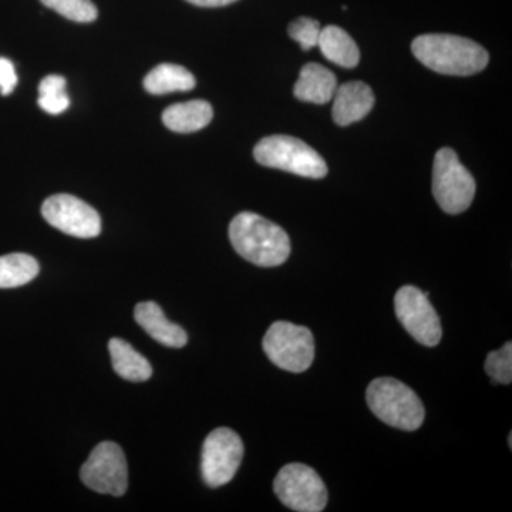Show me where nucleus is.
<instances>
[{
	"label": "nucleus",
	"mask_w": 512,
	"mask_h": 512,
	"mask_svg": "<svg viewBox=\"0 0 512 512\" xmlns=\"http://www.w3.org/2000/svg\"><path fill=\"white\" fill-rule=\"evenodd\" d=\"M232 247L251 264L272 268L291 255V239L284 228L254 212H241L229 225Z\"/></svg>",
	"instance_id": "nucleus-1"
},
{
	"label": "nucleus",
	"mask_w": 512,
	"mask_h": 512,
	"mask_svg": "<svg viewBox=\"0 0 512 512\" xmlns=\"http://www.w3.org/2000/svg\"><path fill=\"white\" fill-rule=\"evenodd\" d=\"M413 55L433 72L471 76L487 67V50L473 40L454 35H421L414 39Z\"/></svg>",
	"instance_id": "nucleus-2"
},
{
	"label": "nucleus",
	"mask_w": 512,
	"mask_h": 512,
	"mask_svg": "<svg viewBox=\"0 0 512 512\" xmlns=\"http://www.w3.org/2000/svg\"><path fill=\"white\" fill-rule=\"evenodd\" d=\"M367 406L373 414L394 429L414 431L423 424V403L406 384L392 377H379L367 387Z\"/></svg>",
	"instance_id": "nucleus-3"
},
{
	"label": "nucleus",
	"mask_w": 512,
	"mask_h": 512,
	"mask_svg": "<svg viewBox=\"0 0 512 512\" xmlns=\"http://www.w3.org/2000/svg\"><path fill=\"white\" fill-rule=\"evenodd\" d=\"M254 157L264 167L278 168L301 177L323 178L328 174V165L318 151L291 136L262 138L256 144Z\"/></svg>",
	"instance_id": "nucleus-4"
},
{
	"label": "nucleus",
	"mask_w": 512,
	"mask_h": 512,
	"mask_svg": "<svg viewBox=\"0 0 512 512\" xmlns=\"http://www.w3.org/2000/svg\"><path fill=\"white\" fill-rule=\"evenodd\" d=\"M433 194L447 214H461L473 204L476 181L451 148H441L434 158Z\"/></svg>",
	"instance_id": "nucleus-5"
},
{
	"label": "nucleus",
	"mask_w": 512,
	"mask_h": 512,
	"mask_svg": "<svg viewBox=\"0 0 512 512\" xmlns=\"http://www.w3.org/2000/svg\"><path fill=\"white\" fill-rule=\"evenodd\" d=\"M262 346L268 359L286 372H306L315 359L311 330L291 322H275L266 332Z\"/></svg>",
	"instance_id": "nucleus-6"
},
{
	"label": "nucleus",
	"mask_w": 512,
	"mask_h": 512,
	"mask_svg": "<svg viewBox=\"0 0 512 512\" xmlns=\"http://www.w3.org/2000/svg\"><path fill=\"white\" fill-rule=\"evenodd\" d=\"M276 497L285 507L298 512H320L328 505V490L313 468L288 464L274 481Z\"/></svg>",
	"instance_id": "nucleus-7"
},
{
	"label": "nucleus",
	"mask_w": 512,
	"mask_h": 512,
	"mask_svg": "<svg viewBox=\"0 0 512 512\" xmlns=\"http://www.w3.org/2000/svg\"><path fill=\"white\" fill-rule=\"evenodd\" d=\"M244 458V443L227 427L212 431L202 446L201 473L211 488L228 484L237 474Z\"/></svg>",
	"instance_id": "nucleus-8"
},
{
	"label": "nucleus",
	"mask_w": 512,
	"mask_h": 512,
	"mask_svg": "<svg viewBox=\"0 0 512 512\" xmlns=\"http://www.w3.org/2000/svg\"><path fill=\"white\" fill-rule=\"evenodd\" d=\"M83 484L100 494L121 497L128 488L126 456L119 444L104 441L94 448L80 470Z\"/></svg>",
	"instance_id": "nucleus-9"
},
{
	"label": "nucleus",
	"mask_w": 512,
	"mask_h": 512,
	"mask_svg": "<svg viewBox=\"0 0 512 512\" xmlns=\"http://www.w3.org/2000/svg\"><path fill=\"white\" fill-rule=\"evenodd\" d=\"M397 319L414 340L427 348L439 345L443 330L436 309L416 286H403L394 296Z\"/></svg>",
	"instance_id": "nucleus-10"
},
{
	"label": "nucleus",
	"mask_w": 512,
	"mask_h": 512,
	"mask_svg": "<svg viewBox=\"0 0 512 512\" xmlns=\"http://www.w3.org/2000/svg\"><path fill=\"white\" fill-rule=\"evenodd\" d=\"M42 215L47 224L72 237L96 238L101 232L99 212L73 195L57 194L47 198L42 205Z\"/></svg>",
	"instance_id": "nucleus-11"
},
{
	"label": "nucleus",
	"mask_w": 512,
	"mask_h": 512,
	"mask_svg": "<svg viewBox=\"0 0 512 512\" xmlns=\"http://www.w3.org/2000/svg\"><path fill=\"white\" fill-rule=\"evenodd\" d=\"M333 99V120L340 127L365 119L375 106V94L363 82H349L338 86Z\"/></svg>",
	"instance_id": "nucleus-12"
},
{
	"label": "nucleus",
	"mask_w": 512,
	"mask_h": 512,
	"mask_svg": "<svg viewBox=\"0 0 512 512\" xmlns=\"http://www.w3.org/2000/svg\"><path fill=\"white\" fill-rule=\"evenodd\" d=\"M134 318L148 335L167 348L180 349L188 343L187 332L165 318L156 302H141L134 309Z\"/></svg>",
	"instance_id": "nucleus-13"
},
{
	"label": "nucleus",
	"mask_w": 512,
	"mask_h": 512,
	"mask_svg": "<svg viewBox=\"0 0 512 512\" xmlns=\"http://www.w3.org/2000/svg\"><path fill=\"white\" fill-rule=\"evenodd\" d=\"M338 79L322 64L309 63L302 67L293 93L298 100L305 103L326 104L335 96Z\"/></svg>",
	"instance_id": "nucleus-14"
},
{
	"label": "nucleus",
	"mask_w": 512,
	"mask_h": 512,
	"mask_svg": "<svg viewBox=\"0 0 512 512\" xmlns=\"http://www.w3.org/2000/svg\"><path fill=\"white\" fill-rule=\"evenodd\" d=\"M214 111L210 103L204 100H192L187 103L173 104L165 109L163 123L175 133H195L211 123Z\"/></svg>",
	"instance_id": "nucleus-15"
},
{
	"label": "nucleus",
	"mask_w": 512,
	"mask_h": 512,
	"mask_svg": "<svg viewBox=\"0 0 512 512\" xmlns=\"http://www.w3.org/2000/svg\"><path fill=\"white\" fill-rule=\"evenodd\" d=\"M114 372L128 382H147L153 376L150 362L134 350L126 340L114 338L109 342Z\"/></svg>",
	"instance_id": "nucleus-16"
},
{
	"label": "nucleus",
	"mask_w": 512,
	"mask_h": 512,
	"mask_svg": "<svg viewBox=\"0 0 512 512\" xmlns=\"http://www.w3.org/2000/svg\"><path fill=\"white\" fill-rule=\"evenodd\" d=\"M318 47L329 62L345 69H353L359 64L360 52L355 40L339 26H326L319 36Z\"/></svg>",
	"instance_id": "nucleus-17"
},
{
	"label": "nucleus",
	"mask_w": 512,
	"mask_h": 512,
	"mask_svg": "<svg viewBox=\"0 0 512 512\" xmlns=\"http://www.w3.org/2000/svg\"><path fill=\"white\" fill-rule=\"evenodd\" d=\"M195 87V77L190 70L178 64L163 63L151 70L144 79V89L150 94L190 92Z\"/></svg>",
	"instance_id": "nucleus-18"
},
{
	"label": "nucleus",
	"mask_w": 512,
	"mask_h": 512,
	"mask_svg": "<svg viewBox=\"0 0 512 512\" xmlns=\"http://www.w3.org/2000/svg\"><path fill=\"white\" fill-rule=\"evenodd\" d=\"M40 266L28 254L0 256V289L19 288L32 282L39 275Z\"/></svg>",
	"instance_id": "nucleus-19"
},
{
	"label": "nucleus",
	"mask_w": 512,
	"mask_h": 512,
	"mask_svg": "<svg viewBox=\"0 0 512 512\" xmlns=\"http://www.w3.org/2000/svg\"><path fill=\"white\" fill-rule=\"evenodd\" d=\"M39 103L40 109L46 113L62 114L69 109L70 97L66 93V79L57 74H50L45 77L39 86Z\"/></svg>",
	"instance_id": "nucleus-20"
},
{
	"label": "nucleus",
	"mask_w": 512,
	"mask_h": 512,
	"mask_svg": "<svg viewBox=\"0 0 512 512\" xmlns=\"http://www.w3.org/2000/svg\"><path fill=\"white\" fill-rule=\"evenodd\" d=\"M40 2L72 22H94L99 15L92 0H40Z\"/></svg>",
	"instance_id": "nucleus-21"
},
{
	"label": "nucleus",
	"mask_w": 512,
	"mask_h": 512,
	"mask_svg": "<svg viewBox=\"0 0 512 512\" xmlns=\"http://www.w3.org/2000/svg\"><path fill=\"white\" fill-rule=\"evenodd\" d=\"M485 372L494 383L510 384L512 380V343L507 342L500 350L488 353Z\"/></svg>",
	"instance_id": "nucleus-22"
},
{
	"label": "nucleus",
	"mask_w": 512,
	"mask_h": 512,
	"mask_svg": "<svg viewBox=\"0 0 512 512\" xmlns=\"http://www.w3.org/2000/svg\"><path fill=\"white\" fill-rule=\"evenodd\" d=\"M320 32H322V26H320L318 20L312 18L293 20L288 28L289 36L295 42H298L303 50H311L313 47H318Z\"/></svg>",
	"instance_id": "nucleus-23"
},
{
	"label": "nucleus",
	"mask_w": 512,
	"mask_h": 512,
	"mask_svg": "<svg viewBox=\"0 0 512 512\" xmlns=\"http://www.w3.org/2000/svg\"><path fill=\"white\" fill-rule=\"evenodd\" d=\"M18 86V74L15 66L5 57H0V93L2 96H9Z\"/></svg>",
	"instance_id": "nucleus-24"
},
{
	"label": "nucleus",
	"mask_w": 512,
	"mask_h": 512,
	"mask_svg": "<svg viewBox=\"0 0 512 512\" xmlns=\"http://www.w3.org/2000/svg\"><path fill=\"white\" fill-rule=\"evenodd\" d=\"M187 2L195 6H201V8H221V6L231 5L237 0H187Z\"/></svg>",
	"instance_id": "nucleus-25"
},
{
	"label": "nucleus",
	"mask_w": 512,
	"mask_h": 512,
	"mask_svg": "<svg viewBox=\"0 0 512 512\" xmlns=\"http://www.w3.org/2000/svg\"><path fill=\"white\" fill-rule=\"evenodd\" d=\"M511 434H510V437H508V444H510V447H512V440H511Z\"/></svg>",
	"instance_id": "nucleus-26"
}]
</instances>
